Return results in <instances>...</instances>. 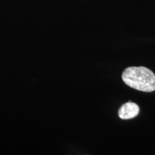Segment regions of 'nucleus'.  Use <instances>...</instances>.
I'll return each instance as SVG.
<instances>
[{
  "label": "nucleus",
  "mask_w": 155,
  "mask_h": 155,
  "mask_svg": "<svg viewBox=\"0 0 155 155\" xmlns=\"http://www.w3.org/2000/svg\"><path fill=\"white\" fill-rule=\"evenodd\" d=\"M122 80L126 85L144 92L155 91V75L145 67H129L122 73Z\"/></svg>",
  "instance_id": "obj_1"
},
{
  "label": "nucleus",
  "mask_w": 155,
  "mask_h": 155,
  "mask_svg": "<svg viewBox=\"0 0 155 155\" xmlns=\"http://www.w3.org/2000/svg\"><path fill=\"white\" fill-rule=\"evenodd\" d=\"M118 114L121 119H133L139 115V107L135 103L129 101L121 106Z\"/></svg>",
  "instance_id": "obj_2"
}]
</instances>
